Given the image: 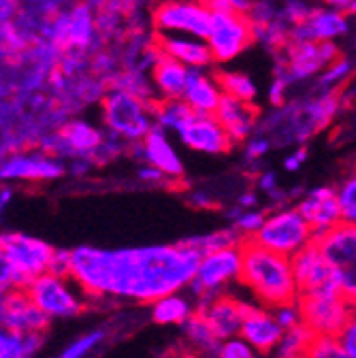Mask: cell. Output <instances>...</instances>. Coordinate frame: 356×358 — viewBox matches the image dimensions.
<instances>
[{"mask_svg": "<svg viewBox=\"0 0 356 358\" xmlns=\"http://www.w3.org/2000/svg\"><path fill=\"white\" fill-rule=\"evenodd\" d=\"M201 254L184 241L143 248L71 250V275L87 296H115L135 303L186 290L197 273Z\"/></svg>", "mask_w": 356, "mask_h": 358, "instance_id": "1", "label": "cell"}, {"mask_svg": "<svg viewBox=\"0 0 356 358\" xmlns=\"http://www.w3.org/2000/svg\"><path fill=\"white\" fill-rule=\"evenodd\" d=\"M341 92L318 90L314 96L286 101L273 107L266 115H260L258 130L271 139L273 150L286 145H301L320 134L339 113Z\"/></svg>", "mask_w": 356, "mask_h": 358, "instance_id": "2", "label": "cell"}, {"mask_svg": "<svg viewBox=\"0 0 356 358\" xmlns=\"http://www.w3.org/2000/svg\"><path fill=\"white\" fill-rule=\"evenodd\" d=\"M241 250L243 266L239 284L250 290L258 305L273 309L299 299V286L290 256L278 254L256 243L254 239H245Z\"/></svg>", "mask_w": 356, "mask_h": 358, "instance_id": "3", "label": "cell"}, {"mask_svg": "<svg viewBox=\"0 0 356 358\" xmlns=\"http://www.w3.org/2000/svg\"><path fill=\"white\" fill-rule=\"evenodd\" d=\"M154 103L122 87H107L101 99L103 126L126 143H139L156 128Z\"/></svg>", "mask_w": 356, "mask_h": 358, "instance_id": "4", "label": "cell"}, {"mask_svg": "<svg viewBox=\"0 0 356 358\" xmlns=\"http://www.w3.org/2000/svg\"><path fill=\"white\" fill-rule=\"evenodd\" d=\"M252 239L278 254L292 258L297 252L316 241V233L294 203H284L266 211L262 227Z\"/></svg>", "mask_w": 356, "mask_h": 358, "instance_id": "5", "label": "cell"}, {"mask_svg": "<svg viewBox=\"0 0 356 358\" xmlns=\"http://www.w3.org/2000/svg\"><path fill=\"white\" fill-rule=\"evenodd\" d=\"M241 266H243L241 245H231L203 254L197 266L194 280L188 286L194 303L201 305L218 294H225L229 286L241 280Z\"/></svg>", "mask_w": 356, "mask_h": 358, "instance_id": "6", "label": "cell"}, {"mask_svg": "<svg viewBox=\"0 0 356 358\" xmlns=\"http://www.w3.org/2000/svg\"><path fill=\"white\" fill-rule=\"evenodd\" d=\"M341 52L335 41H301L290 38L284 50L276 54V71H282L288 81L303 83L316 79L335 58H339Z\"/></svg>", "mask_w": 356, "mask_h": 358, "instance_id": "7", "label": "cell"}, {"mask_svg": "<svg viewBox=\"0 0 356 358\" xmlns=\"http://www.w3.org/2000/svg\"><path fill=\"white\" fill-rule=\"evenodd\" d=\"M207 43L213 54L215 64H229L245 54L256 43L254 22L248 13H225L218 11L211 15Z\"/></svg>", "mask_w": 356, "mask_h": 358, "instance_id": "8", "label": "cell"}, {"mask_svg": "<svg viewBox=\"0 0 356 358\" xmlns=\"http://www.w3.org/2000/svg\"><path fill=\"white\" fill-rule=\"evenodd\" d=\"M316 241L333 268L339 292L356 307V224L341 222Z\"/></svg>", "mask_w": 356, "mask_h": 358, "instance_id": "9", "label": "cell"}, {"mask_svg": "<svg viewBox=\"0 0 356 358\" xmlns=\"http://www.w3.org/2000/svg\"><path fill=\"white\" fill-rule=\"evenodd\" d=\"M30 299L48 313L50 318H75L85 309V290L73 275L43 273L28 286Z\"/></svg>", "mask_w": 356, "mask_h": 358, "instance_id": "10", "label": "cell"}, {"mask_svg": "<svg viewBox=\"0 0 356 358\" xmlns=\"http://www.w3.org/2000/svg\"><path fill=\"white\" fill-rule=\"evenodd\" d=\"M213 11L203 0H162L152 11L156 34H192L207 36Z\"/></svg>", "mask_w": 356, "mask_h": 358, "instance_id": "11", "label": "cell"}, {"mask_svg": "<svg viewBox=\"0 0 356 358\" xmlns=\"http://www.w3.org/2000/svg\"><path fill=\"white\" fill-rule=\"evenodd\" d=\"M297 301L303 313V322L318 337H337L354 311L352 303L339 290L299 294Z\"/></svg>", "mask_w": 356, "mask_h": 358, "instance_id": "12", "label": "cell"}, {"mask_svg": "<svg viewBox=\"0 0 356 358\" xmlns=\"http://www.w3.org/2000/svg\"><path fill=\"white\" fill-rule=\"evenodd\" d=\"M175 137L186 150L203 156H227L237 148L213 113H194Z\"/></svg>", "mask_w": 356, "mask_h": 358, "instance_id": "13", "label": "cell"}, {"mask_svg": "<svg viewBox=\"0 0 356 358\" xmlns=\"http://www.w3.org/2000/svg\"><path fill=\"white\" fill-rule=\"evenodd\" d=\"M105 141V128H97L85 120H69L54 137L45 139L43 152H48L56 158H92V154Z\"/></svg>", "mask_w": 356, "mask_h": 358, "instance_id": "14", "label": "cell"}, {"mask_svg": "<svg viewBox=\"0 0 356 358\" xmlns=\"http://www.w3.org/2000/svg\"><path fill=\"white\" fill-rule=\"evenodd\" d=\"M0 250L13 260V264L20 268V273L30 284L38 275L48 273L52 256L56 252V248H52L50 243L22 233H0Z\"/></svg>", "mask_w": 356, "mask_h": 358, "instance_id": "15", "label": "cell"}, {"mask_svg": "<svg viewBox=\"0 0 356 358\" xmlns=\"http://www.w3.org/2000/svg\"><path fill=\"white\" fill-rule=\"evenodd\" d=\"M292 268H294L299 294L339 290L335 282V273L318 241L309 243L307 248H303L292 256Z\"/></svg>", "mask_w": 356, "mask_h": 358, "instance_id": "16", "label": "cell"}, {"mask_svg": "<svg viewBox=\"0 0 356 358\" xmlns=\"http://www.w3.org/2000/svg\"><path fill=\"white\" fill-rule=\"evenodd\" d=\"M132 154L137 152V158H141L145 164H152L160 169L169 179L180 184L186 175V164L182 160V154L171 139V132L162 128H154L148 137L139 143H130Z\"/></svg>", "mask_w": 356, "mask_h": 358, "instance_id": "17", "label": "cell"}, {"mask_svg": "<svg viewBox=\"0 0 356 358\" xmlns=\"http://www.w3.org/2000/svg\"><path fill=\"white\" fill-rule=\"evenodd\" d=\"M294 205L305 215L309 227L314 229L316 239L343 222L335 186H316L311 190H305L301 192Z\"/></svg>", "mask_w": 356, "mask_h": 358, "instance_id": "18", "label": "cell"}, {"mask_svg": "<svg viewBox=\"0 0 356 358\" xmlns=\"http://www.w3.org/2000/svg\"><path fill=\"white\" fill-rule=\"evenodd\" d=\"M350 32V15L343 9L325 5L311 9L299 24L292 26L290 38L301 41H339Z\"/></svg>", "mask_w": 356, "mask_h": 358, "instance_id": "19", "label": "cell"}, {"mask_svg": "<svg viewBox=\"0 0 356 358\" xmlns=\"http://www.w3.org/2000/svg\"><path fill=\"white\" fill-rule=\"evenodd\" d=\"M248 309H250V303L229 292L218 294L211 301L197 305V311L203 313L209 327L213 329V333L222 341L241 335V327H243Z\"/></svg>", "mask_w": 356, "mask_h": 358, "instance_id": "20", "label": "cell"}, {"mask_svg": "<svg viewBox=\"0 0 356 358\" xmlns=\"http://www.w3.org/2000/svg\"><path fill=\"white\" fill-rule=\"evenodd\" d=\"M66 173L64 164L48 154V152H36L32 156H13L0 164V179H22V182H50V179H58Z\"/></svg>", "mask_w": 356, "mask_h": 358, "instance_id": "21", "label": "cell"}, {"mask_svg": "<svg viewBox=\"0 0 356 358\" xmlns=\"http://www.w3.org/2000/svg\"><path fill=\"white\" fill-rule=\"evenodd\" d=\"M156 45L162 56H169L177 62L186 64L188 69H211L213 54L209 43L203 36L192 34H154Z\"/></svg>", "mask_w": 356, "mask_h": 358, "instance_id": "22", "label": "cell"}, {"mask_svg": "<svg viewBox=\"0 0 356 358\" xmlns=\"http://www.w3.org/2000/svg\"><path fill=\"white\" fill-rule=\"evenodd\" d=\"M284 329L273 316V309L262 305H250L245 320L241 327V337L258 352V354H273Z\"/></svg>", "mask_w": 356, "mask_h": 358, "instance_id": "23", "label": "cell"}, {"mask_svg": "<svg viewBox=\"0 0 356 358\" xmlns=\"http://www.w3.org/2000/svg\"><path fill=\"white\" fill-rule=\"evenodd\" d=\"M213 115L220 120L222 126H225V130L235 141V145L245 143L258 130V124H260V111H258L256 103H248V101L227 96V94L222 99V103Z\"/></svg>", "mask_w": 356, "mask_h": 358, "instance_id": "24", "label": "cell"}, {"mask_svg": "<svg viewBox=\"0 0 356 358\" xmlns=\"http://www.w3.org/2000/svg\"><path fill=\"white\" fill-rule=\"evenodd\" d=\"M182 99L194 113H215L225 92L215 73H209V69H192Z\"/></svg>", "mask_w": 356, "mask_h": 358, "instance_id": "25", "label": "cell"}, {"mask_svg": "<svg viewBox=\"0 0 356 358\" xmlns=\"http://www.w3.org/2000/svg\"><path fill=\"white\" fill-rule=\"evenodd\" d=\"M97 17L87 5H77L66 13V38H64V54L75 52L83 54L92 48L97 38Z\"/></svg>", "mask_w": 356, "mask_h": 358, "instance_id": "26", "label": "cell"}, {"mask_svg": "<svg viewBox=\"0 0 356 358\" xmlns=\"http://www.w3.org/2000/svg\"><path fill=\"white\" fill-rule=\"evenodd\" d=\"M190 71L192 69H188L186 64L160 54L154 69L150 71V77L156 90V99H182Z\"/></svg>", "mask_w": 356, "mask_h": 358, "instance_id": "27", "label": "cell"}, {"mask_svg": "<svg viewBox=\"0 0 356 358\" xmlns=\"http://www.w3.org/2000/svg\"><path fill=\"white\" fill-rule=\"evenodd\" d=\"M150 309H152V320L158 327H182L197 311V303L192 294L188 296L184 294V290H180L156 299L154 303H150Z\"/></svg>", "mask_w": 356, "mask_h": 358, "instance_id": "28", "label": "cell"}, {"mask_svg": "<svg viewBox=\"0 0 356 358\" xmlns=\"http://www.w3.org/2000/svg\"><path fill=\"white\" fill-rule=\"evenodd\" d=\"M43 345V333L11 329L0 318V358H32Z\"/></svg>", "mask_w": 356, "mask_h": 358, "instance_id": "29", "label": "cell"}, {"mask_svg": "<svg viewBox=\"0 0 356 358\" xmlns=\"http://www.w3.org/2000/svg\"><path fill=\"white\" fill-rule=\"evenodd\" d=\"M182 329L199 358H215L222 339L213 333V329L209 327V322L205 320L201 311H194L192 316L182 324Z\"/></svg>", "mask_w": 356, "mask_h": 358, "instance_id": "30", "label": "cell"}, {"mask_svg": "<svg viewBox=\"0 0 356 358\" xmlns=\"http://www.w3.org/2000/svg\"><path fill=\"white\" fill-rule=\"evenodd\" d=\"M192 115H194V111L186 105L184 99H156V103H154L156 126L171 134L180 132Z\"/></svg>", "mask_w": 356, "mask_h": 358, "instance_id": "31", "label": "cell"}, {"mask_svg": "<svg viewBox=\"0 0 356 358\" xmlns=\"http://www.w3.org/2000/svg\"><path fill=\"white\" fill-rule=\"evenodd\" d=\"M316 333L311 331L305 322L299 327H292L288 331H284L278 348L273 354H278L280 358H307L311 345L316 341Z\"/></svg>", "mask_w": 356, "mask_h": 358, "instance_id": "32", "label": "cell"}, {"mask_svg": "<svg viewBox=\"0 0 356 358\" xmlns=\"http://www.w3.org/2000/svg\"><path fill=\"white\" fill-rule=\"evenodd\" d=\"M215 77H218L222 92H225L227 96H235V99H241L248 103H256L258 85L248 73L233 71V69H222V71H215Z\"/></svg>", "mask_w": 356, "mask_h": 358, "instance_id": "33", "label": "cell"}, {"mask_svg": "<svg viewBox=\"0 0 356 358\" xmlns=\"http://www.w3.org/2000/svg\"><path fill=\"white\" fill-rule=\"evenodd\" d=\"M184 243H188L190 248H194L201 256L203 254H209V252H215V250H222V248H231V245H241L245 239L231 227H222L218 231H211V233H203V235H194V237H186L182 239Z\"/></svg>", "mask_w": 356, "mask_h": 358, "instance_id": "34", "label": "cell"}, {"mask_svg": "<svg viewBox=\"0 0 356 358\" xmlns=\"http://www.w3.org/2000/svg\"><path fill=\"white\" fill-rule=\"evenodd\" d=\"M354 62L346 56H339L316 77V87L325 90V92H339L346 81L354 75Z\"/></svg>", "mask_w": 356, "mask_h": 358, "instance_id": "35", "label": "cell"}, {"mask_svg": "<svg viewBox=\"0 0 356 358\" xmlns=\"http://www.w3.org/2000/svg\"><path fill=\"white\" fill-rule=\"evenodd\" d=\"M264 215H266V211H262V209H256V207L243 209L239 205H235V207H231L227 211L229 224L243 239H252L258 233V229L262 227V222H264Z\"/></svg>", "mask_w": 356, "mask_h": 358, "instance_id": "36", "label": "cell"}, {"mask_svg": "<svg viewBox=\"0 0 356 358\" xmlns=\"http://www.w3.org/2000/svg\"><path fill=\"white\" fill-rule=\"evenodd\" d=\"M335 188H337V199H339L343 222L356 224V169L346 173Z\"/></svg>", "mask_w": 356, "mask_h": 358, "instance_id": "37", "label": "cell"}, {"mask_svg": "<svg viewBox=\"0 0 356 358\" xmlns=\"http://www.w3.org/2000/svg\"><path fill=\"white\" fill-rule=\"evenodd\" d=\"M241 145H243V160H245L248 164H254V166L273 150L271 139L266 137L264 132H260V130H256V132L252 134V137H250L245 143H241Z\"/></svg>", "mask_w": 356, "mask_h": 358, "instance_id": "38", "label": "cell"}, {"mask_svg": "<svg viewBox=\"0 0 356 358\" xmlns=\"http://www.w3.org/2000/svg\"><path fill=\"white\" fill-rule=\"evenodd\" d=\"M103 339H105V333H103V331H90V333H85V335L77 337V339L60 354V358H85V356L90 354Z\"/></svg>", "mask_w": 356, "mask_h": 358, "instance_id": "39", "label": "cell"}, {"mask_svg": "<svg viewBox=\"0 0 356 358\" xmlns=\"http://www.w3.org/2000/svg\"><path fill=\"white\" fill-rule=\"evenodd\" d=\"M30 282L20 273L13 260L0 250V288H28Z\"/></svg>", "mask_w": 356, "mask_h": 358, "instance_id": "40", "label": "cell"}, {"mask_svg": "<svg viewBox=\"0 0 356 358\" xmlns=\"http://www.w3.org/2000/svg\"><path fill=\"white\" fill-rule=\"evenodd\" d=\"M215 358H258V352L241 335H237L220 343Z\"/></svg>", "mask_w": 356, "mask_h": 358, "instance_id": "41", "label": "cell"}, {"mask_svg": "<svg viewBox=\"0 0 356 358\" xmlns=\"http://www.w3.org/2000/svg\"><path fill=\"white\" fill-rule=\"evenodd\" d=\"M307 358H350L339 345L337 337H316Z\"/></svg>", "mask_w": 356, "mask_h": 358, "instance_id": "42", "label": "cell"}, {"mask_svg": "<svg viewBox=\"0 0 356 358\" xmlns=\"http://www.w3.org/2000/svg\"><path fill=\"white\" fill-rule=\"evenodd\" d=\"M292 83L288 81V77L282 73V71H276L273 73V79L266 87V101H269L271 107H280L288 101V92H290Z\"/></svg>", "mask_w": 356, "mask_h": 358, "instance_id": "43", "label": "cell"}, {"mask_svg": "<svg viewBox=\"0 0 356 358\" xmlns=\"http://www.w3.org/2000/svg\"><path fill=\"white\" fill-rule=\"evenodd\" d=\"M273 316H276V320L280 322V327L284 331L303 324V313H301L299 301H290V303H284V305L273 307Z\"/></svg>", "mask_w": 356, "mask_h": 358, "instance_id": "44", "label": "cell"}, {"mask_svg": "<svg viewBox=\"0 0 356 358\" xmlns=\"http://www.w3.org/2000/svg\"><path fill=\"white\" fill-rule=\"evenodd\" d=\"M337 341L339 345L343 348V352L350 356V358H356V307L354 311L350 313L348 322L341 327V331L337 333Z\"/></svg>", "mask_w": 356, "mask_h": 358, "instance_id": "45", "label": "cell"}, {"mask_svg": "<svg viewBox=\"0 0 356 358\" xmlns=\"http://www.w3.org/2000/svg\"><path fill=\"white\" fill-rule=\"evenodd\" d=\"M203 3L213 11H225V13H250L254 0H203Z\"/></svg>", "mask_w": 356, "mask_h": 358, "instance_id": "46", "label": "cell"}, {"mask_svg": "<svg viewBox=\"0 0 356 358\" xmlns=\"http://www.w3.org/2000/svg\"><path fill=\"white\" fill-rule=\"evenodd\" d=\"M139 179L141 182H145V184H150V186H177L173 179H169L160 169H156V166H152V164H143L141 169H139Z\"/></svg>", "mask_w": 356, "mask_h": 358, "instance_id": "47", "label": "cell"}, {"mask_svg": "<svg viewBox=\"0 0 356 358\" xmlns=\"http://www.w3.org/2000/svg\"><path fill=\"white\" fill-rule=\"evenodd\" d=\"M48 273L62 275V278L71 275V250H56L54 252Z\"/></svg>", "mask_w": 356, "mask_h": 358, "instance_id": "48", "label": "cell"}, {"mask_svg": "<svg viewBox=\"0 0 356 358\" xmlns=\"http://www.w3.org/2000/svg\"><path fill=\"white\" fill-rule=\"evenodd\" d=\"M307 162V150L303 145H297L286 158H284V169L288 173H297L303 164Z\"/></svg>", "mask_w": 356, "mask_h": 358, "instance_id": "49", "label": "cell"}, {"mask_svg": "<svg viewBox=\"0 0 356 358\" xmlns=\"http://www.w3.org/2000/svg\"><path fill=\"white\" fill-rule=\"evenodd\" d=\"M188 201H190V205L197 207V209H213V207H215V201L209 196L207 190H192V192L188 194Z\"/></svg>", "mask_w": 356, "mask_h": 358, "instance_id": "50", "label": "cell"}, {"mask_svg": "<svg viewBox=\"0 0 356 358\" xmlns=\"http://www.w3.org/2000/svg\"><path fill=\"white\" fill-rule=\"evenodd\" d=\"M237 205L243 207V209L256 207V205H258V194H256V190H245V192H241V194L237 196Z\"/></svg>", "mask_w": 356, "mask_h": 358, "instance_id": "51", "label": "cell"}, {"mask_svg": "<svg viewBox=\"0 0 356 358\" xmlns=\"http://www.w3.org/2000/svg\"><path fill=\"white\" fill-rule=\"evenodd\" d=\"M13 199V190L11 188H0V215H3L5 207L9 205V201Z\"/></svg>", "mask_w": 356, "mask_h": 358, "instance_id": "52", "label": "cell"}, {"mask_svg": "<svg viewBox=\"0 0 356 358\" xmlns=\"http://www.w3.org/2000/svg\"><path fill=\"white\" fill-rule=\"evenodd\" d=\"M327 5H331V7H337V9H346L352 0H325Z\"/></svg>", "mask_w": 356, "mask_h": 358, "instance_id": "53", "label": "cell"}, {"mask_svg": "<svg viewBox=\"0 0 356 358\" xmlns=\"http://www.w3.org/2000/svg\"><path fill=\"white\" fill-rule=\"evenodd\" d=\"M343 11H346V13H348L350 17H356V0H352V3H350V5H348V7H346Z\"/></svg>", "mask_w": 356, "mask_h": 358, "instance_id": "54", "label": "cell"}, {"mask_svg": "<svg viewBox=\"0 0 356 358\" xmlns=\"http://www.w3.org/2000/svg\"><path fill=\"white\" fill-rule=\"evenodd\" d=\"M180 358H199V356H197V354L192 352V354H184V356H180Z\"/></svg>", "mask_w": 356, "mask_h": 358, "instance_id": "55", "label": "cell"}, {"mask_svg": "<svg viewBox=\"0 0 356 358\" xmlns=\"http://www.w3.org/2000/svg\"><path fill=\"white\" fill-rule=\"evenodd\" d=\"M266 358H280L278 354H266Z\"/></svg>", "mask_w": 356, "mask_h": 358, "instance_id": "56", "label": "cell"}]
</instances>
